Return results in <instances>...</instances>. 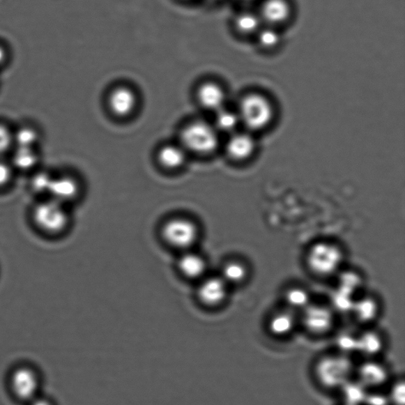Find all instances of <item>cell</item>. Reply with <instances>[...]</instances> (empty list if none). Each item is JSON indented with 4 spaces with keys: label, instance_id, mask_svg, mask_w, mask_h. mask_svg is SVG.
I'll return each instance as SVG.
<instances>
[{
    "label": "cell",
    "instance_id": "4dcf8cb0",
    "mask_svg": "<svg viewBox=\"0 0 405 405\" xmlns=\"http://www.w3.org/2000/svg\"><path fill=\"white\" fill-rule=\"evenodd\" d=\"M260 24V16L254 13L240 14L236 20V26L238 31L243 33H251L257 31L259 29Z\"/></svg>",
    "mask_w": 405,
    "mask_h": 405
},
{
    "label": "cell",
    "instance_id": "e0dca14e",
    "mask_svg": "<svg viewBox=\"0 0 405 405\" xmlns=\"http://www.w3.org/2000/svg\"><path fill=\"white\" fill-rule=\"evenodd\" d=\"M255 141L250 135L236 133L229 139L226 146L227 153L236 161L248 160L254 153Z\"/></svg>",
    "mask_w": 405,
    "mask_h": 405
},
{
    "label": "cell",
    "instance_id": "2e32d148",
    "mask_svg": "<svg viewBox=\"0 0 405 405\" xmlns=\"http://www.w3.org/2000/svg\"><path fill=\"white\" fill-rule=\"evenodd\" d=\"M197 98L203 107L215 111V113L224 107L225 91L219 84L213 82H206L199 86Z\"/></svg>",
    "mask_w": 405,
    "mask_h": 405
},
{
    "label": "cell",
    "instance_id": "1f68e13d",
    "mask_svg": "<svg viewBox=\"0 0 405 405\" xmlns=\"http://www.w3.org/2000/svg\"><path fill=\"white\" fill-rule=\"evenodd\" d=\"M362 279L359 274L355 272L343 273L339 280L338 289L354 296L362 285Z\"/></svg>",
    "mask_w": 405,
    "mask_h": 405
},
{
    "label": "cell",
    "instance_id": "44dd1931",
    "mask_svg": "<svg viewBox=\"0 0 405 405\" xmlns=\"http://www.w3.org/2000/svg\"><path fill=\"white\" fill-rule=\"evenodd\" d=\"M158 160L167 169H179L186 161V151L181 145L167 144L158 151Z\"/></svg>",
    "mask_w": 405,
    "mask_h": 405
},
{
    "label": "cell",
    "instance_id": "d590c367",
    "mask_svg": "<svg viewBox=\"0 0 405 405\" xmlns=\"http://www.w3.org/2000/svg\"><path fill=\"white\" fill-rule=\"evenodd\" d=\"M258 42L263 48H273L280 43V35L273 29H262L258 36Z\"/></svg>",
    "mask_w": 405,
    "mask_h": 405
},
{
    "label": "cell",
    "instance_id": "e575fe53",
    "mask_svg": "<svg viewBox=\"0 0 405 405\" xmlns=\"http://www.w3.org/2000/svg\"><path fill=\"white\" fill-rule=\"evenodd\" d=\"M14 146L13 131L0 123V157H3L4 152L13 151Z\"/></svg>",
    "mask_w": 405,
    "mask_h": 405
},
{
    "label": "cell",
    "instance_id": "d6986e66",
    "mask_svg": "<svg viewBox=\"0 0 405 405\" xmlns=\"http://www.w3.org/2000/svg\"><path fill=\"white\" fill-rule=\"evenodd\" d=\"M178 266L182 275L190 279L202 277L207 268L206 261L202 256L189 250L185 251L181 256Z\"/></svg>",
    "mask_w": 405,
    "mask_h": 405
},
{
    "label": "cell",
    "instance_id": "7c38bea8",
    "mask_svg": "<svg viewBox=\"0 0 405 405\" xmlns=\"http://www.w3.org/2000/svg\"><path fill=\"white\" fill-rule=\"evenodd\" d=\"M137 102L136 92L126 86L115 87L108 98L109 109L116 116L121 117L132 114L137 108Z\"/></svg>",
    "mask_w": 405,
    "mask_h": 405
},
{
    "label": "cell",
    "instance_id": "f1b7e54d",
    "mask_svg": "<svg viewBox=\"0 0 405 405\" xmlns=\"http://www.w3.org/2000/svg\"><path fill=\"white\" fill-rule=\"evenodd\" d=\"M239 122L238 115L231 111L224 108L216 112L215 127L218 131L231 132L237 128Z\"/></svg>",
    "mask_w": 405,
    "mask_h": 405
},
{
    "label": "cell",
    "instance_id": "9c48e42d",
    "mask_svg": "<svg viewBox=\"0 0 405 405\" xmlns=\"http://www.w3.org/2000/svg\"><path fill=\"white\" fill-rule=\"evenodd\" d=\"M355 378L367 390L383 389L390 383V369L379 359H364L356 367Z\"/></svg>",
    "mask_w": 405,
    "mask_h": 405
},
{
    "label": "cell",
    "instance_id": "6da1fadb",
    "mask_svg": "<svg viewBox=\"0 0 405 405\" xmlns=\"http://www.w3.org/2000/svg\"><path fill=\"white\" fill-rule=\"evenodd\" d=\"M29 215L35 231L49 239L63 236L72 222L69 207L50 197L37 199Z\"/></svg>",
    "mask_w": 405,
    "mask_h": 405
},
{
    "label": "cell",
    "instance_id": "9a60e30c",
    "mask_svg": "<svg viewBox=\"0 0 405 405\" xmlns=\"http://www.w3.org/2000/svg\"><path fill=\"white\" fill-rule=\"evenodd\" d=\"M298 319L293 310H282L274 313L268 321V330L275 337H286L295 331Z\"/></svg>",
    "mask_w": 405,
    "mask_h": 405
},
{
    "label": "cell",
    "instance_id": "484cf974",
    "mask_svg": "<svg viewBox=\"0 0 405 405\" xmlns=\"http://www.w3.org/2000/svg\"><path fill=\"white\" fill-rule=\"evenodd\" d=\"M284 300L291 310L303 311L311 303V297L307 290L301 286H292L285 293Z\"/></svg>",
    "mask_w": 405,
    "mask_h": 405
},
{
    "label": "cell",
    "instance_id": "ac0fdd59",
    "mask_svg": "<svg viewBox=\"0 0 405 405\" xmlns=\"http://www.w3.org/2000/svg\"><path fill=\"white\" fill-rule=\"evenodd\" d=\"M379 313V303L377 299L372 296H363L355 299L351 312L356 321L362 326L371 325L377 319Z\"/></svg>",
    "mask_w": 405,
    "mask_h": 405
},
{
    "label": "cell",
    "instance_id": "f546056e",
    "mask_svg": "<svg viewBox=\"0 0 405 405\" xmlns=\"http://www.w3.org/2000/svg\"><path fill=\"white\" fill-rule=\"evenodd\" d=\"M16 171L9 160L0 157V192L10 189L15 183Z\"/></svg>",
    "mask_w": 405,
    "mask_h": 405
},
{
    "label": "cell",
    "instance_id": "5b68a950",
    "mask_svg": "<svg viewBox=\"0 0 405 405\" xmlns=\"http://www.w3.org/2000/svg\"><path fill=\"white\" fill-rule=\"evenodd\" d=\"M238 115L240 121L251 130H261L271 122L273 109L267 98L258 93H251L240 102Z\"/></svg>",
    "mask_w": 405,
    "mask_h": 405
},
{
    "label": "cell",
    "instance_id": "52a82bcc",
    "mask_svg": "<svg viewBox=\"0 0 405 405\" xmlns=\"http://www.w3.org/2000/svg\"><path fill=\"white\" fill-rule=\"evenodd\" d=\"M162 236L173 247L189 250L197 243L199 229L194 222L185 218H174L165 222Z\"/></svg>",
    "mask_w": 405,
    "mask_h": 405
},
{
    "label": "cell",
    "instance_id": "7402d4cb",
    "mask_svg": "<svg viewBox=\"0 0 405 405\" xmlns=\"http://www.w3.org/2000/svg\"><path fill=\"white\" fill-rule=\"evenodd\" d=\"M29 175V190L38 199L48 197L49 188L54 173L49 169L38 168Z\"/></svg>",
    "mask_w": 405,
    "mask_h": 405
},
{
    "label": "cell",
    "instance_id": "74e56055",
    "mask_svg": "<svg viewBox=\"0 0 405 405\" xmlns=\"http://www.w3.org/2000/svg\"><path fill=\"white\" fill-rule=\"evenodd\" d=\"M28 405H56L52 399L42 395L33 399L32 401L28 403Z\"/></svg>",
    "mask_w": 405,
    "mask_h": 405
},
{
    "label": "cell",
    "instance_id": "4316f807",
    "mask_svg": "<svg viewBox=\"0 0 405 405\" xmlns=\"http://www.w3.org/2000/svg\"><path fill=\"white\" fill-rule=\"evenodd\" d=\"M357 336L358 333L349 330L339 333L335 339L336 351L351 357L357 354Z\"/></svg>",
    "mask_w": 405,
    "mask_h": 405
},
{
    "label": "cell",
    "instance_id": "d4e9b609",
    "mask_svg": "<svg viewBox=\"0 0 405 405\" xmlns=\"http://www.w3.org/2000/svg\"><path fill=\"white\" fill-rule=\"evenodd\" d=\"M15 146L38 148L42 135L38 129L33 125H25L13 131Z\"/></svg>",
    "mask_w": 405,
    "mask_h": 405
},
{
    "label": "cell",
    "instance_id": "8992f818",
    "mask_svg": "<svg viewBox=\"0 0 405 405\" xmlns=\"http://www.w3.org/2000/svg\"><path fill=\"white\" fill-rule=\"evenodd\" d=\"M39 373L32 367L22 365L15 367L10 374L9 387L13 396L20 402L29 403L40 395Z\"/></svg>",
    "mask_w": 405,
    "mask_h": 405
},
{
    "label": "cell",
    "instance_id": "5bb4252c",
    "mask_svg": "<svg viewBox=\"0 0 405 405\" xmlns=\"http://www.w3.org/2000/svg\"><path fill=\"white\" fill-rule=\"evenodd\" d=\"M385 339L381 334L372 328H367L357 336V354L364 359H379L385 349Z\"/></svg>",
    "mask_w": 405,
    "mask_h": 405
},
{
    "label": "cell",
    "instance_id": "4fadbf2b",
    "mask_svg": "<svg viewBox=\"0 0 405 405\" xmlns=\"http://www.w3.org/2000/svg\"><path fill=\"white\" fill-rule=\"evenodd\" d=\"M16 173L31 174L40 168L42 161L38 148H26V146H14L11 155L8 158Z\"/></svg>",
    "mask_w": 405,
    "mask_h": 405
},
{
    "label": "cell",
    "instance_id": "30bf717a",
    "mask_svg": "<svg viewBox=\"0 0 405 405\" xmlns=\"http://www.w3.org/2000/svg\"><path fill=\"white\" fill-rule=\"evenodd\" d=\"M81 193V185L74 175L68 173L55 174L52 178L49 195L55 201L69 207L77 201Z\"/></svg>",
    "mask_w": 405,
    "mask_h": 405
},
{
    "label": "cell",
    "instance_id": "f35d334b",
    "mask_svg": "<svg viewBox=\"0 0 405 405\" xmlns=\"http://www.w3.org/2000/svg\"><path fill=\"white\" fill-rule=\"evenodd\" d=\"M243 1L250 2V1H254V0H243Z\"/></svg>",
    "mask_w": 405,
    "mask_h": 405
},
{
    "label": "cell",
    "instance_id": "836d02e7",
    "mask_svg": "<svg viewBox=\"0 0 405 405\" xmlns=\"http://www.w3.org/2000/svg\"><path fill=\"white\" fill-rule=\"evenodd\" d=\"M363 405H391L386 389L368 390Z\"/></svg>",
    "mask_w": 405,
    "mask_h": 405
},
{
    "label": "cell",
    "instance_id": "277c9868",
    "mask_svg": "<svg viewBox=\"0 0 405 405\" xmlns=\"http://www.w3.org/2000/svg\"><path fill=\"white\" fill-rule=\"evenodd\" d=\"M181 140L185 151L199 155L213 154L220 143L215 125L204 121H195L186 125L181 132Z\"/></svg>",
    "mask_w": 405,
    "mask_h": 405
},
{
    "label": "cell",
    "instance_id": "603a6c76",
    "mask_svg": "<svg viewBox=\"0 0 405 405\" xmlns=\"http://www.w3.org/2000/svg\"><path fill=\"white\" fill-rule=\"evenodd\" d=\"M367 390L356 378L352 379L338 390L342 404L363 405Z\"/></svg>",
    "mask_w": 405,
    "mask_h": 405
},
{
    "label": "cell",
    "instance_id": "8fae6325",
    "mask_svg": "<svg viewBox=\"0 0 405 405\" xmlns=\"http://www.w3.org/2000/svg\"><path fill=\"white\" fill-rule=\"evenodd\" d=\"M228 287L229 285L221 277H209L199 284L197 297L204 306L219 307L227 298Z\"/></svg>",
    "mask_w": 405,
    "mask_h": 405
},
{
    "label": "cell",
    "instance_id": "ba28073f",
    "mask_svg": "<svg viewBox=\"0 0 405 405\" xmlns=\"http://www.w3.org/2000/svg\"><path fill=\"white\" fill-rule=\"evenodd\" d=\"M300 321L305 330L316 336H324L332 331L336 314L330 306L311 303L302 311Z\"/></svg>",
    "mask_w": 405,
    "mask_h": 405
},
{
    "label": "cell",
    "instance_id": "3957f363",
    "mask_svg": "<svg viewBox=\"0 0 405 405\" xmlns=\"http://www.w3.org/2000/svg\"><path fill=\"white\" fill-rule=\"evenodd\" d=\"M344 252L335 243L321 240L310 246L306 258L310 272L318 277H330L342 268Z\"/></svg>",
    "mask_w": 405,
    "mask_h": 405
},
{
    "label": "cell",
    "instance_id": "d6a6232c",
    "mask_svg": "<svg viewBox=\"0 0 405 405\" xmlns=\"http://www.w3.org/2000/svg\"><path fill=\"white\" fill-rule=\"evenodd\" d=\"M386 392L388 395L391 405H404L405 403V384L403 379L393 381Z\"/></svg>",
    "mask_w": 405,
    "mask_h": 405
},
{
    "label": "cell",
    "instance_id": "8d00e7d4",
    "mask_svg": "<svg viewBox=\"0 0 405 405\" xmlns=\"http://www.w3.org/2000/svg\"><path fill=\"white\" fill-rule=\"evenodd\" d=\"M10 54L8 47L0 42V70L8 66Z\"/></svg>",
    "mask_w": 405,
    "mask_h": 405
},
{
    "label": "cell",
    "instance_id": "ffe728a7",
    "mask_svg": "<svg viewBox=\"0 0 405 405\" xmlns=\"http://www.w3.org/2000/svg\"><path fill=\"white\" fill-rule=\"evenodd\" d=\"M291 14V8L286 0H266L262 5L261 17L275 25L285 22Z\"/></svg>",
    "mask_w": 405,
    "mask_h": 405
},
{
    "label": "cell",
    "instance_id": "cb8c5ba5",
    "mask_svg": "<svg viewBox=\"0 0 405 405\" xmlns=\"http://www.w3.org/2000/svg\"><path fill=\"white\" fill-rule=\"evenodd\" d=\"M248 274L249 270L244 263L231 261L222 267L220 277L230 286L243 283L247 279Z\"/></svg>",
    "mask_w": 405,
    "mask_h": 405
},
{
    "label": "cell",
    "instance_id": "ab89813d",
    "mask_svg": "<svg viewBox=\"0 0 405 405\" xmlns=\"http://www.w3.org/2000/svg\"><path fill=\"white\" fill-rule=\"evenodd\" d=\"M342 405H344V404H342Z\"/></svg>",
    "mask_w": 405,
    "mask_h": 405
},
{
    "label": "cell",
    "instance_id": "7a4b0ae2",
    "mask_svg": "<svg viewBox=\"0 0 405 405\" xmlns=\"http://www.w3.org/2000/svg\"><path fill=\"white\" fill-rule=\"evenodd\" d=\"M356 364L351 356L335 351L321 356L314 366L315 379L323 388L339 390L355 378Z\"/></svg>",
    "mask_w": 405,
    "mask_h": 405
},
{
    "label": "cell",
    "instance_id": "83f0119b",
    "mask_svg": "<svg viewBox=\"0 0 405 405\" xmlns=\"http://www.w3.org/2000/svg\"><path fill=\"white\" fill-rule=\"evenodd\" d=\"M355 298L353 296L337 289L332 296L331 306L330 307L335 314H351Z\"/></svg>",
    "mask_w": 405,
    "mask_h": 405
}]
</instances>
